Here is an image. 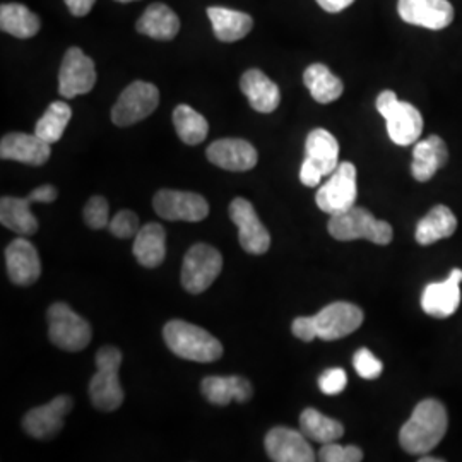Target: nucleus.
<instances>
[{"instance_id":"obj_1","label":"nucleus","mask_w":462,"mask_h":462,"mask_svg":"<svg viewBox=\"0 0 462 462\" xmlns=\"http://www.w3.org/2000/svg\"><path fill=\"white\" fill-rule=\"evenodd\" d=\"M448 427L446 406L437 399H425L416 404L411 418L399 431L401 447L413 456L429 454L442 442Z\"/></svg>"},{"instance_id":"obj_2","label":"nucleus","mask_w":462,"mask_h":462,"mask_svg":"<svg viewBox=\"0 0 462 462\" xmlns=\"http://www.w3.org/2000/svg\"><path fill=\"white\" fill-rule=\"evenodd\" d=\"M168 349L179 358L211 364L223 356V345L211 332L185 320H170L163 329Z\"/></svg>"},{"instance_id":"obj_3","label":"nucleus","mask_w":462,"mask_h":462,"mask_svg":"<svg viewBox=\"0 0 462 462\" xmlns=\"http://www.w3.org/2000/svg\"><path fill=\"white\" fill-rule=\"evenodd\" d=\"M330 236L339 242L368 240L375 245H389L394 231L387 221L377 219L368 209L353 206L341 215L330 216L328 225Z\"/></svg>"},{"instance_id":"obj_4","label":"nucleus","mask_w":462,"mask_h":462,"mask_svg":"<svg viewBox=\"0 0 462 462\" xmlns=\"http://www.w3.org/2000/svg\"><path fill=\"white\" fill-rule=\"evenodd\" d=\"M120 365V349H116V346L99 347L97 353V374L89 382V399L99 411H116L125 399L124 389L118 380Z\"/></svg>"},{"instance_id":"obj_5","label":"nucleus","mask_w":462,"mask_h":462,"mask_svg":"<svg viewBox=\"0 0 462 462\" xmlns=\"http://www.w3.org/2000/svg\"><path fill=\"white\" fill-rule=\"evenodd\" d=\"M377 110L387 122V134L397 146L414 144L423 133V116L411 103L399 101L394 91H382Z\"/></svg>"},{"instance_id":"obj_6","label":"nucleus","mask_w":462,"mask_h":462,"mask_svg":"<svg viewBox=\"0 0 462 462\" xmlns=\"http://www.w3.org/2000/svg\"><path fill=\"white\" fill-rule=\"evenodd\" d=\"M339 166V144L326 129H314L305 143V160L300 170V180L307 187H317L324 177L332 175Z\"/></svg>"},{"instance_id":"obj_7","label":"nucleus","mask_w":462,"mask_h":462,"mask_svg":"<svg viewBox=\"0 0 462 462\" xmlns=\"http://www.w3.org/2000/svg\"><path fill=\"white\" fill-rule=\"evenodd\" d=\"M50 341L64 351H83L91 343V326L67 303L57 301L47 312Z\"/></svg>"},{"instance_id":"obj_8","label":"nucleus","mask_w":462,"mask_h":462,"mask_svg":"<svg viewBox=\"0 0 462 462\" xmlns=\"http://www.w3.org/2000/svg\"><path fill=\"white\" fill-rule=\"evenodd\" d=\"M223 269V257L219 250L208 245L198 244L187 252L182 265V286L185 291L199 295L204 293Z\"/></svg>"},{"instance_id":"obj_9","label":"nucleus","mask_w":462,"mask_h":462,"mask_svg":"<svg viewBox=\"0 0 462 462\" xmlns=\"http://www.w3.org/2000/svg\"><path fill=\"white\" fill-rule=\"evenodd\" d=\"M356 196V168L353 163L345 162L339 163L329 180L319 189L315 202L319 209L328 215H341L355 206Z\"/></svg>"},{"instance_id":"obj_10","label":"nucleus","mask_w":462,"mask_h":462,"mask_svg":"<svg viewBox=\"0 0 462 462\" xmlns=\"http://www.w3.org/2000/svg\"><path fill=\"white\" fill-rule=\"evenodd\" d=\"M160 105V91L154 84L135 81L129 84L112 108V122L118 127H129L148 118Z\"/></svg>"},{"instance_id":"obj_11","label":"nucleus","mask_w":462,"mask_h":462,"mask_svg":"<svg viewBox=\"0 0 462 462\" xmlns=\"http://www.w3.org/2000/svg\"><path fill=\"white\" fill-rule=\"evenodd\" d=\"M97 84V69L93 59L83 50L72 47L66 51L59 70V93L70 99L89 93Z\"/></svg>"},{"instance_id":"obj_12","label":"nucleus","mask_w":462,"mask_h":462,"mask_svg":"<svg viewBox=\"0 0 462 462\" xmlns=\"http://www.w3.org/2000/svg\"><path fill=\"white\" fill-rule=\"evenodd\" d=\"M364 310L347 301H334L312 317L315 334L322 341H336L349 336L364 324Z\"/></svg>"},{"instance_id":"obj_13","label":"nucleus","mask_w":462,"mask_h":462,"mask_svg":"<svg viewBox=\"0 0 462 462\" xmlns=\"http://www.w3.org/2000/svg\"><path fill=\"white\" fill-rule=\"evenodd\" d=\"M152 208L158 216L168 221L198 223L209 215V204L206 199L183 190H160L152 199Z\"/></svg>"},{"instance_id":"obj_14","label":"nucleus","mask_w":462,"mask_h":462,"mask_svg":"<svg viewBox=\"0 0 462 462\" xmlns=\"http://www.w3.org/2000/svg\"><path fill=\"white\" fill-rule=\"evenodd\" d=\"M231 221L238 228V242L247 254L263 255L271 247V235L259 219L252 202L236 198L230 204Z\"/></svg>"},{"instance_id":"obj_15","label":"nucleus","mask_w":462,"mask_h":462,"mask_svg":"<svg viewBox=\"0 0 462 462\" xmlns=\"http://www.w3.org/2000/svg\"><path fill=\"white\" fill-rule=\"evenodd\" d=\"M265 452L276 462H314L315 452L300 430L276 427L265 435Z\"/></svg>"},{"instance_id":"obj_16","label":"nucleus","mask_w":462,"mask_h":462,"mask_svg":"<svg viewBox=\"0 0 462 462\" xmlns=\"http://www.w3.org/2000/svg\"><path fill=\"white\" fill-rule=\"evenodd\" d=\"M72 399L69 396H57L49 404L38 406L28 411L23 420V429L28 435L38 440H47L55 437L64 429V420L72 411Z\"/></svg>"},{"instance_id":"obj_17","label":"nucleus","mask_w":462,"mask_h":462,"mask_svg":"<svg viewBox=\"0 0 462 462\" xmlns=\"http://www.w3.org/2000/svg\"><path fill=\"white\" fill-rule=\"evenodd\" d=\"M397 11L404 23L429 30H444L454 21L448 0H399Z\"/></svg>"},{"instance_id":"obj_18","label":"nucleus","mask_w":462,"mask_h":462,"mask_svg":"<svg viewBox=\"0 0 462 462\" xmlns=\"http://www.w3.org/2000/svg\"><path fill=\"white\" fill-rule=\"evenodd\" d=\"M462 269H452L450 276L440 282H431L421 295V309L425 314L446 319L459 309L461 303Z\"/></svg>"},{"instance_id":"obj_19","label":"nucleus","mask_w":462,"mask_h":462,"mask_svg":"<svg viewBox=\"0 0 462 462\" xmlns=\"http://www.w3.org/2000/svg\"><path fill=\"white\" fill-rule=\"evenodd\" d=\"M7 274L17 286H30L42 274V263L33 244L23 236L13 240L5 248Z\"/></svg>"},{"instance_id":"obj_20","label":"nucleus","mask_w":462,"mask_h":462,"mask_svg":"<svg viewBox=\"0 0 462 462\" xmlns=\"http://www.w3.org/2000/svg\"><path fill=\"white\" fill-rule=\"evenodd\" d=\"M50 144L36 134H7L0 141V158L24 165L42 166L50 160Z\"/></svg>"},{"instance_id":"obj_21","label":"nucleus","mask_w":462,"mask_h":462,"mask_svg":"<svg viewBox=\"0 0 462 462\" xmlns=\"http://www.w3.org/2000/svg\"><path fill=\"white\" fill-rule=\"evenodd\" d=\"M208 160L213 165L228 171H248L257 165V149L244 139H219L208 151Z\"/></svg>"},{"instance_id":"obj_22","label":"nucleus","mask_w":462,"mask_h":462,"mask_svg":"<svg viewBox=\"0 0 462 462\" xmlns=\"http://www.w3.org/2000/svg\"><path fill=\"white\" fill-rule=\"evenodd\" d=\"M240 89L247 97L250 106L259 114H273L280 106L278 84L273 83L259 69H250L242 76Z\"/></svg>"},{"instance_id":"obj_23","label":"nucleus","mask_w":462,"mask_h":462,"mask_svg":"<svg viewBox=\"0 0 462 462\" xmlns=\"http://www.w3.org/2000/svg\"><path fill=\"white\" fill-rule=\"evenodd\" d=\"M200 393L211 404L228 406L235 399L236 402H247L254 396V387L247 379L231 377H206L200 383Z\"/></svg>"},{"instance_id":"obj_24","label":"nucleus","mask_w":462,"mask_h":462,"mask_svg":"<svg viewBox=\"0 0 462 462\" xmlns=\"http://www.w3.org/2000/svg\"><path fill=\"white\" fill-rule=\"evenodd\" d=\"M448 160L446 143L439 135H430L416 143L411 173L418 182H429Z\"/></svg>"},{"instance_id":"obj_25","label":"nucleus","mask_w":462,"mask_h":462,"mask_svg":"<svg viewBox=\"0 0 462 462\" xmlns=\"http://www.w3.org/2000/svg\"><path fill=\"white\" fill-rule=\"evenodd\" d=\"M135 30L152 40L168 42L173 40L180 32V19L165 5V4H151L144 14L139 17Z\"/></svg>"},{"instance_id":"obj_26","label":"nucleus","mask_w":462,"mask_h":462,"mask_svg":"<svg viewBox=\"0 0 462 462\" xmlns=\"http://www.w3.org/2000/svg\"><path fill=\"white\" fill-rule=\"evenodd\" d=\"M134 257L144 267H158L166 257L165 228L158 223H148L141 226L134 236Z\"/></svg>"},{"instance_id":"obj_27","label":"nucleus","mask_w":462,"mask_h":462,"mask_svg":"<svg viewBox=\"0 0 462 462\" xmlns=\"http://www.w3.org/2000/svg\"><path fill=\"white\" fill-rule=\"evenodd\" d=\"M208 16L211 19L216 38L225 43H233L245 38L254 28V19L242 11H233L226 7H209Z\"/></svg>"},{"instance_id":"obj_28","label":"nucleus","mask_w":462,"mask_h":462,"mask_svg":"<svg viewBox=\"0 0 462 462\" xmlns=\"http://www.w3.org/2000/svg\"><path fill=\"white\" fill-rule=\"evenodd\" d=\"M0 223L21 236H32L38 231V221L32 213V200L28 198H2Z\"/></svg>"},{"instance_id":"obj_29","label":"nucleus","mask_w":462,"mask_h":462,"mask_svg":"<svg viewBox=\"0 0 462 462\" xmlns=\"http://www.w3.org/2000/svg\"><path fill=\"white\" fill-rule=\"evenodd\" d=\"M457 228V219L447 206H435L416 226V242L431 245L442 238H448Z\"/></svg>"},{"instance_id":"obj_30","label":"nucleus","mask_w":462,"mask_h":462,"mask_svg":"<svg viewBox=\"0 0 462 462\" xmlns=\"http://www.w3.org/2000/svg\"><path fill=\"white\" fill-rule=\"evenodd\" d=\"M303 83L310 91L312 98L322 105L336 101L345 91L343 81L336 78L324 64H312L307 67L303 74Z\"/></svg>"},{"instance_id":"obj_31","label":"nucleus","mask_w":462,"mask_h":462,"mask_svg":"<svg viewBox=\"0 0 462 462\" xmlns=\"http://www.w3.org/2000/svg\"><path fill=\"white\" fill-rule=\"evenodd\" d=\"M0 30L21 40L33 38L40 32V19L23 4H2Z\"/></svg>"},{"instance_id":"obj_32","label":"nucleus","mask_w":462,"mask_h":462,"mask_svg":"<svg viewBox=\"0 0 462 462\" xmlns=\"http://www.w3.org/2000/svg\"><path fill=\"white\" fill-rule=\"evenodd\" d=\"M300 430L309 440L319 444L336 442L345 435V427L337 420H332L314 408L300 414Z\"/></svg>"},{"instance_id":"obj_33","label":"nucleus","mask_w":462,"mask_h":462,"mask_svg":"<svg viewBox=\"0 0 462 462\" xmlns=\"http://www.w3.org/2000/svg\"><path fill=\"white\" fill-rule=\"evenodd\" d=\"M173 125L182 143L189 146L200 144L209 133V124L189 105H179L173 112Z\"/></svg>"},{"instance_id":"obj_34","label":"nucleus","mask_w":462,"mask_h":462,"mask_svg":"<svg viewBox=\"0 0 462 462\" xmlns=\"http://www.w3.org/2000/svg\"><path fill=\"white\" fill-rule=\"evenodd\" d=\"M70 116H72V110L66 101H53L43 116L36 122L34 134L43 141H47L49 144H53L60 141V137L66 133Z\"/></svg>"},{"instance_id":"obj_35","label":"nucleus","mask_w":462,"mask_h":462,"mask_svg":"<svg viewBox=\"0 0 462 462\" xmlns=\"http://www.w3.org/2000/svg\"><path fill=\"white\" fill-rule=\"evenodd\" d=\"M84 221L91 230H103L110 225L108 200L101 196L89 199L84 206Z\"/></svg>"},{"instance_id":"obj_36","label":"nucleus","mask_w":462,"mask_h":462,"mask_svg":"<svg viewBox=\"0 0 462 462\" xmlns=\"http://www.w3.org/2000/svg\"><path fill=\"white\" fill-rule=\"evenodd\" d=\"M319 459L324 462H360L364 459V450L360 447H343L336 442H329L322 444Z\"/></svg>"},{"instance_id":"obj_37","label":"nucleus","mask_w":462,"mask_h":462,"mask_svg":"<svg viewBox=\"0 0 462 462\" xmlns=\"http://www.w3.org/2000/svg\"><path fill=\"white\" fill-rule=\"evenodd\" d=\"M353 366H355L356 374L366 380L377 379V377H380L382 370H383V365H382L379 358L366 347H362L355 353Z\"/></svg>"},{"instance_id":"obj_38","label":"nucleus","mask_w":462,"mask_h":462,"mask_svg":"<svg viewBox=\"0 0 462 462\" xmlns=\"http://www.w3.org/2000/svg\"><path fill=\"white\" fill-rule=\"evenodd\" d=\"M108 228L116 238H133L141 230V225L135 213L124 209L112 217Z\"/></svg>"},{"instance_id":"obj_39","label":"nucleus","mask_w":462,"mask_h":462,"mask_svg":"<svg viewBox=\"0 0 462 462\" xmlns=\"http://www.w3.org/2000/svg\"><path fill=\"white\" fill-rule=\"evenodd\" d=\"M347 385L346 372L343 368H329L319 377V387L326 396L341 394Z\"/></svg>"},{"instance_id":"obj_40","label":"nucleus","mask_w":462,"mask_h":462,"mask_svg":"<svg viewBox=\"0 0 462 462\" xmlns=\"http://www.w3.org/2000/svg\"><path fill=\"white\" fill-rule=\"evenodd\" d=\"M291 330H293V334L297 336L298 339H301L305 343H310L317 337L312 317H298L291 324Z\"/></svg>"},{"instance_id":"obj_41","label":"nucleus","mask_w":462,"mask_h":462,"mask_svg":"<svg viewBox=\"0 0 462 462\" xmlns=\"http://www.w3.org/2000/svg\"><path fill=\"white\" fill-rule=\"evenodd\" d=\"M57 189L51 185H42L38 189H34L33 192L28 196V199L33 202H53L57 199Z\"/></svg>"},{"instance_id":"obj_42","label":"nucleus","mask_w":462,"mask_h":462,"mask_svg":"<svg viewBox=\"0 0 462 462\" xmlns=\"http://www.w3.org/2000/svg\"><path fill=\"white\" fill-rule=\"evenodd\" d=\"M97 0H66V5L70 11V14L76 17H83L89 14Z\"/></svg>"},{"instance_id":"obj_43","label":"nucleus","mask_w":462,"mask_h":462,"mask_svg":"<svg viewBox=\"0 0 462 462\" xmlns=\"http://www.w3.org/2000/svg\"><path fill=\"white\" fill-rule=\"evenodd\" d=\"M355 0H317V4L330 14H336V13H341L345 11L346 7H349Z\"/></svg>"},{"instance_id":"obj_44","label":"nucleus","mask_w":462,"mask_h":462,"mask_svg":"<svg viewBox=\"0 0 462 462\" xmlns=\"http://www.w3.org/2000/svg\"><path fill=\"white\" fill-rule=\"evenodd\" d=\"M420 462H442V459H433V457H421Z\"/></svg>"},{"instance_id":"obj_45","label":"nucleus","mask_w":462,"mask_h":462,"mask_svg":"<svg viewBox=\"0 0 462 462\" xmlns=\"http://www.w3.org/2000/svg\"><path fill=\"white\" fill-rule=\"evenodd\" d=\"M116 2H122V4H127V2H134V0H116Z\"/></svg>"}]
</instances>
